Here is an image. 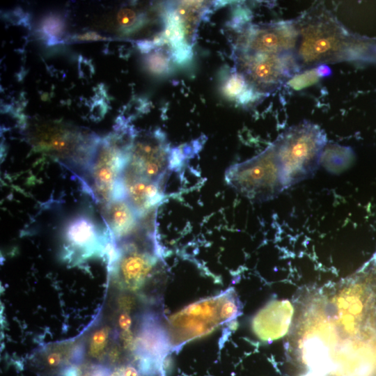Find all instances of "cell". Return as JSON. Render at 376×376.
Returning a JSON list of instances; mask_svg holds the SVG:
<instances>
[{
    "label": "cell",
    "mask_w": 376,
    "mask_h": 376,
    "mask_svg": "<svg viewBox=\"0 0 376 376\" xmlns=\"http://www.w3.org/2000/svg\"><path fill=\"white\" fill-rule=\"evenodd\" d=\"M227 184L252 202L262 203L277 197L284 189L275 144L226 172Z\"/></svg>",
    "instance_id": "obj_7"
},
{
    "label": "cell",
    "mask_w": 376,
    "mask_h": 376,
    "mask_svg": "<svg viewBox=\"0 0 376 376\" xmlns=\"http://www.w3.org/2000/svg\"><path fill=\"white\" fill-rule=\"evenodd\" d=\"M274 143L286 189L315 175L327 139L318 125L304 121L289 127Z\"/></svg>",
    "instance_id": "obj_6"
},
{
    "label": "cell",
    "mask_w": 376,
    "mask_h": 376,
    "mask_svg": "<svg viewBox=\"0 0 376 376\" xmlns=\"http://www.w3.org/2000/svg\"><path fill=\"white\" fill-rule=\"evenodd\" d=\"M39 31L48 45L58 43L65 33L64 19L57 14H49L42 19Z\"/></svg>",
    "instance_id": "obj_15"
},
{
    "label": "cell",
    "mask_w": 376,
    "mask_h": 376,
    "mask_svg": "<svg viewBox=\"0 0 376 376\" xmlns=\"http://www.w3.org/2000/svg\"><path fill=\"white\" fill-rule=\"evenodd\" d=\"M132 320L127 311H123L118 317V325L121 331L131 329Z\"/></svg>",
    "instance_id": "obj_21"
},
{
    "label": "cell",
    "mask_w": 376,
    "mask_h": 376,
    "mask_svg": "<svg viewBox=\"0 0 376 376\" xmlns=\"http://www.w3.org/2000/svg\"><path fill=\"white\" fill-rule=\"evenodd\" d=\"M78 376H90L89 366L84 371L80 369Z\"/></svg>",
    "instance_id": "obj_22"
},
{
    "label": "cell",
    "mask_w": 376,
    "mask_h": 376,
    "mask_svg": "<svg viewBox=\"0 0 376 376\" xmlns=\"http://www.w3.org/2000/svg\"><path fill=\"white\" fill-rule=\"evenodd\" d=\"M148 16L143 10L123 7L118 10L116 19L120 29L128 33L141 28L148 21Z\"/></svg>",
    "instance_id": "obj_14"
},
{
    "label": "cell",
    "mask_w": 376,
    "mask_h": 376,
    "mask_svg": "<svg viewBox=\"0 0 376 376\" xmlns=\"http://www.w3.org/2000/svg\"><path fill=\"white\" fill-rule=\"evenodd\" d=\"M164 134L157 130L132 136L122 174L125 197L139 214L155 210L163 198V182L175 159Z\"/></svg>",
    "instance_id": "obj_1"
},
{
    "label": "cell",
    "mask_w": 376,
    "mask_h": 376,
    "mask_svg": "<svg viewBox=\"0 0 376 376\" xmlns=\"http://www.w3.org/2000/svg\"><path fill=\"white\" fill-rule=\"evenodd\" d=\"M103 217L109 235L115 243L135 233L143 218L125 196L116 198L103 206Z\"/></svg>",
    "instance_id": "obj_12"
},
{
    "label": "cell",
    "mask_w": 376,
    "mask_h": 376,
    "mask_svg": "<svg viewBox=\"0 0 376 376\" xmlns=\"http://www.w3.org/2000/svg\"><path fill=\"white\" fill-rule=\"evenodd\" d=\"M31 145L56 159L81 181L92 162L100 137L65 123L47 122L34 124L27 133Z\"/></svg>",
    "instance_id": "obj_4"
},
{
    "label": "cell",
    "mask_w": 376,
    "mask_h": 376,
    "mask_svg": "<svg viewBox=\"0 0 376 376\" xmlns=\"http://www.w3.org/2000/svg\"><path fill=\"white\" fill-rule=\"evenodd\" d=\"M292 315L293 307L288 300L270 301L252 318V331L262 341L272 342L286 334Z\"/></svg>",
    "instance_id": "obj_10"
},
{
    "label": "cell",
    "mask_w": 376,
    "mask_h": 376,
    "mask_svg": "<svg viewBox=\"0 0 376 376\" xmlns=\"http://www.w3.org/2000/svg\"><path fill=\"white\" fill-rule=\"evenodd\" d=\"M110 336L109 327H101L95 330L90 339L89 354L95 359H102L107 351Z\"/></svg>",
    "instance_id": "obj_16"
},
{
    "label": "cell",
    "mask_w": 376,
    "mask_h": 376,
    "mask_svg": "<svg viewBox=\"0 0 376 376\" xmlns=\"http://www.w3.org/2000/svg\"><path fill=\"white\" fill-rule=\"evenodd\" d=\"M322 77L318 67L295 75L288 80V85L293 90H301L315 84Z\"/></svg>",
    "instance_id": "obj_17"
},
{
    "label": "cell",
    "mask_w": 376,
    "mask_h": 376,
    "mask_svg": "<svg viewBox=\"0 0 376 376\" xmlns=\"http://www.w3.org/2000/svg\"><path fill=\"white\" fill-rule=\"evenodd\" d=\"M246 86L244 78L237 73L233 75L226 84V92L228 95L235 96L238 95Z\"/></svg>",
    "instance_id": "obj_19"
},
{
    "label": "cell",
    "mask_w": 376,
    "mask_h": 376,
    "mask_svg": "<svg viewBox=\"0 0 376 376\" xmlns=\"http://www.w3.org/2000/svg\"><path fill=\"white\" fill-rule=\"evenodd\" d=\"M352 149L335 143H327L320 158V165L329 173L338 175L347 170L354 162Z\"/></svg>",
    "instance_id": "obj_13"
},
{
    "label": "cell",
    "mask_w": 376,
    "mask_h": 376,
    "mask_svg": "<svg viewBox=\"0 0 376 376\" xmlns=\"http://www.w3.org/2000/svg\"><path fill=\"white\" fill-rule=\"evenodd\" d=\"M68 354L67 350H64V347H57L48 350L47 353L45 355V363L50 368H56L61 366L64 363V361L67 359V355Z\"/></svg>",
    "instance_id": "obj_18"
},
{
    "label": "cell",
    "mask_w": 376,
    "mask_h": 376,
    "mask_svg": "<svg viewBox=\"0 0 376 376\" xmlns=\"http://www.w3.org/2000/svg\"><path fill=\"white\" fill-rule=\"evenodd\" d=\"M137 361L146 360L162 370V363L171 352L169 336L157 317L153 314L145 315L135 335Z\"/></svg>",
    "instance_id": "obj_9"
},
{
    "label": "cell",
    "mask_w": 376,
    "mask_h": 376,
    "mask_svg": "<svg viewBox=\"0 0 376 376\" xmlns=\"http://www.w3.org/2000/svg\"><path fill=\"white\" fill-rule=\"evenodd\" d=\"M242 313V304L233 288L192 303L175 313L165 325L171 352L205 336Z\"/></svg>",
    "instance_id": "obj_3"
},
{
    "label": "cell",
    "mask_w": 376,
    "mask_h": 376,
    "mask_svg": "<svg viewBox=\"0 0 376 376\" xmlns=\"http://www.w3.org/2000/svg\"><path fill=\"white\" fill-rule=\"evenodd\" d=\"M64 237L70 248L84 256H91L104 249L111 237L108 231L101 233L97 224L86 215H79L70 220L64 229Z\"/></svg>",
    "instance_id": "obj_11"
},
{
    "label": "cell",
    "mask_w": 376,
    "mask_h": 376,
    "mask_svg": "<svg viewBox=\"0 0 376 376\" xmlns=\"http://www.w3.org/2000/svg\"><path fill=\"white\" fill-rule=\"evenodd\" d=\"M72 38L78 41H97L107 39L102 35L95 31H88L86 33L79 34L75 36Z\"/></svg>",
    "instance_id": "obj_20"
},
{
    "label": "cell",
    "mask_w": 376,
    "mask_h": 376,
    "mask_svg": "<svg viewBox=\"0 0 376 376\" xmlns=\"http://www.w3.org/2000/svg\"><path fill=\"white\" fill-rule=\"evenodd\" d=\"M133 130L119 127L100 138L91 165L81 182L92 198L102 207L124 197L122 174Z\"/></svg>",
    "instance_id": "obj_5"
},
{
    "label": "cell",
    "mask_w": 376,
    "mask_h": 376,
    "mask_svg": "<svg viewBox=\"0 0 376 376\" xmlns=\"http://www.w3.org/2000/svg\"><path fill=\"white\" fill-rule=\"evenodd\" d=\"M308 22L298 31L295 55L298 65H313L319 62L342 58L345 48V31L334 21Z\"/></svg>",
    "instance_id": "obj_8"
},
{
    "label": "cell",
    "mask_w": 376,
    "mask_h": 376,
    "mask_svg": "<svg viewBox=\"0 0 376 376\" xmlns=\"http://www.w3.org/2000/svg\"><path fill=\"white\" fill-rule=\"evenodd\" d=\"M295 46L281 33L269 29L240 37L234 49L237 72L249 89L265 93L276 88L297 69Z\"/></svg>",
    "instance_id": "obj_2"
}]
</instances>
